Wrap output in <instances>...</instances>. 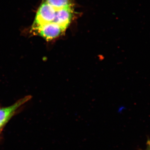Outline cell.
I'll use <instances>...</instances> for the list:
<instances>
[{
	"instance_id": "4",
	"label": "cell",
	"mask_w": 150,
	"mask_h": 150,
	"mask_svg": "<svg viewBox=\"0 0 150 150\" xmlns=\"http://www.w3.org/2000/svg\"><path fill=\"white\" fill-rule=\"evenodd\" d=\"M73 17V8L62 9L56 11L54 22L66 30L71 24Z\"/></svg>"
},
{
	"instance_id": "2",
	"label": "cell",
	"mask_w": 150,
	"mask_h": 150,
	"mask_svg": "<svg viewBox=\"0 0 150 150\" xmlns=\"http://www.w3.org/2000/svg\"><path fill=\"white\" fill-rule=\"evenodd\" d=\"M35 33L48 41L54 40L63 35L66 30L56 23H50L33 30Z\"/></svg>"
},
{
	"instance_id": "3",
	"label": "cell",
	"mask_w": 150,
	"mask_h": 150,
	"mask_svg": "<svg viewBox=\"0 0 150 150\" xmlns=\"http://www.w3.org/2000/svg\"><path fill=\"white\" fill-rule=\"evenodd\" d=\"M30 98V96H25L10 106L0 108V130L8 122L17 110L29 100Z\"/></svg>"
},
{
	"instance_id": "6",
	"label": "cell",
	"mask_w": 150,
	"mask_h": 150,
	"mask_svg": "<svg viewBox=\"0 0 150 150\" xmlns=\"http://www.w3.org/2000/svg\"><path fill=\"white\" fill-rule=\"evenodd\" d=\"M147 144H149L150 146V141H148L147 143Z\"/></svg>"
},
{
	"instance_id": "5",
	"label": "cell",
	"mask_w": 150,
	"mask_h": 150,
	"mask_svg": "<svg viewBox=\"0 0 150 150\" xmlns=\"http://www.w3.org/2000/svg\"><path fill=\"white\" fill-rule=\"evenodd\" d=\"M44 1L56 11L62 9L74 7L71 0H45Z\"/></svg>"
},
{
	"instance_id": "1",
	"label": "cell",
	"mask_w": 150,
	"mask_h": 150,
	"mask_svg": "<svg viewBox=\"0 0 150 150\" xmlns=\"http://www.w3.org/2000/svg\"><path fill=\"white\" fill-rule=\"evenodd\" d=\"M56 11L46 2L42 3L35 16L32 26V30L43 25L53 22L56 16Z\"/></svg>"
}]
</instances>
